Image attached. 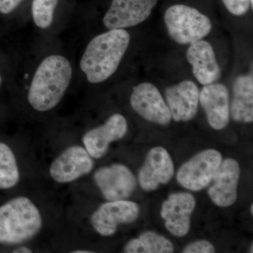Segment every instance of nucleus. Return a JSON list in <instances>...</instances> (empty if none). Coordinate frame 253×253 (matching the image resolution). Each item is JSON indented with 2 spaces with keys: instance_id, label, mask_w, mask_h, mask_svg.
I'll use <instances>...</instances> for the list:
<instances>
[{
  "instance_id": "f257e3e1",
  "label": "nucleus",
  "mask_w": 253,
  "mask_h": 253,
  "mask_svg": "<svg viewBox=\"0 0 253 253\" xmlns=\"http://www.w3.org/2000/svg\"><path fill=\"white\" fill-rule=\"evenodd\" d=\"M26 97L33 111L46 113L57 107L75 76V65L64 52L49 50L38 56L29 68Z\"/></svg>"
},
{
  "instance_id": "f03ea898",
  "label": "nucleus",
  "mask_w": 253,
  "mask_h": 253,
  "mask_svg": "<svg viewBox=\"0 0 253 253\" xmlns=\"http://www.w3.org/2000/svg\"><path fill=\"white\" fill-rule=\"evenodd\" d=\"M131 36L126 29L106 30L86 42L78 68L86 83L99 84L114 76L126 56Z\"/></svg>"
},
{
  "instance_id": "7ed1b4c3",
  "label": "nucleus",
  "mask_w": 253,
  "mask_h": 253,
  "mask_svg": "<svg viewBox=\"0 0 253 253\" xmlns=\"http://www.w3.org/2000/svg\"><path fill=\"white\" fill-rule=\"evenodd\" d=\"M42 227L36 204L26 196H16L0 205V246H17L31 241Z\"/></svg>"
},
{
  "instance_id": "20e7f679",
  "label": "nucleus",
  "mask_w": 253,
  "mask_h": 253,
  "mask_svg": "<svg viewBox=\"0 0 253 253\" xmlns=\"http://www.w3.org/2000/svg\"><path fill=\"white\" fill-rule=\"evenodd\" d=\"M164 21L168 34L179 44L201 41L212 31L211 19L199 10L184 4L172 5L166 10Z\"/></svg>"
},
{
  "instance_id": "39448f33",
  "label": "nucleus",
  "mask_w": 253,
  "mask_h": 253,
  "mask_svg": "<svg viewBox=\"0 0 253 253\" xmlns=\"http://www.w3.org/2000/svg\"><path fill=\"white\" fill-rule=\"evenodd\" d=\"M221 161L222 157L217 150H205L179 168L176 180L191 191L204 189L212 181Z\"/></svg>"
},
{
  "instance_id": "423d86ee",
  "label": "nucleus",
  "mask_w": 253,
  "mask_h": 253,
  "mask_svg": "<svg viewBox=\"0 0 253 253\" xmlns=\"http://www.w3.org/2000/svg\"><path fill=\"white\" fill-rule=\"evenodd\" d=\"M84 146L73 145L55 158L50 165L51 179L59 184H68L87 175L94 169V162Z\"/></svg>"
},
{
  "instance_id": "0eeeda50",
  "label": "nucleus",
  "mask_w": 253,
  "mask_h": 253,
  "mask_svg": "<svg viewBox=\"0 0 253 253\" xmlns=\"http://www.w3.org/2000/svg\"><path fill=\"white\" fill-rule=\"evenodd\" d=\"M158 0H112L102 18L106 30L126 29L149 17Z\"/></svg>"
},
{
  "instance_id": "6e6552de",
  "label": "nucleus",
  "mask_w": 253,
  "mask_h": 253,
  "mask_svg": "<svg viewBox=\"0 0 253 253\" xmlns=\"http://www.w3.org/2000/svg\"><path fill=\"white\" fill-rule=\"evenodd\" d=\"M139 214L136 203L126 200L108 201L91 214V224L100 235L111 236L116 234L118 226L133 222Z\"/></svg>"
},
{
  "instance_id": "1a4fd4ad",
  "label": "nucleus",
  "mask_w": 253,
  "mask_h": 253,
  "mask_svg": "<svg viewBox=\"0 0 253 253\" xmlns=\"http://www.w3.org/2000/svg\"><path fill=\"white\" fill-rule=\"evenodd\" d=\"M94 180L108 201L127 199L136 185L135 176L121 163L99 168L94 172Z\"/></svg>"
},
{
  "instance_id": "9d476101",
  "label": "nucleus",
  "mask_w": 253,
  "mask_h": 253,
  "mask_svg": "<svg viewBox=\"0 0 253 253\" xmlns=\"http://www.w3.org/2000/svg\"><path fill=\"white\" fill-rule=\"evenodd\" d=\"M132 109L149 122L167 126L172 120L170 111L154 84L142 83L133 88L130 96Z\"/></svg>"
},
{
  "instance_id": "9b49d317",
  "label": "nucleus",
  "mask_w": 253,
  "mask_h": 253,
  "mask_svg": "<svg viewBox=\"0 0 253 253\" xmlns=\"http://www.w3.org/2000/svg\"><path fill=\"white\" fill-rule=\"evenodd\" d=\"M128 130L127 121L121 113L110 116L104 124L91 128L83 136V146L94 159L104 157L110 144L123 139Z\"/></svg>"
},
{
  "instance_id": "f8f14e48",
  "label": "nucleus",
  "mask_w": 253,
  "mask_h": 253,
  "mask_svg": "<svg viewBox=\"0 0 253 253\" xmlns=\"http://www.w3.org/2000/svg\"><path fill=\"white\" fill-rule=\"evenodd\" d=\"M195 207L196 200L191 194H171L163 203L161 211L166 229L176 237L186 236L189 231L191 214Z\"/></svg>"
},
{
  "instance_id": "ddd939ff",
  "label": "nucleus",
  "mask_w": 253,
  "mask_h": 253,
  "mask_svg": "<svg viewBox=\"0 0 253 253\" xmlns=\"http://www.w3.org/2000/svg\"><path fill=\"white\" fill-rule=\"evenodd\" d=\"M174 168L170 155L163 147H155L148 153L139 173L141 189L151 191L166 184L174 175Z\"/></svg>"
},
{
  "instance_id": "4468645a",
  "label": "nucleus",
  "mask_w": 253,
  "mask_h": 253,
  "mask_svg": "<svg viewBox=\"0 0 253 253\" xmlns=\"http://www.w3.org/2000/svg\"><path fill=\"white\" fill-rule=\"evenodd\" d=\"M239 177L240 167L237 161L231 158L221 161L208 189L211 201L221 208L234 204L237 199Z\"/></svg>"
},
{
  "instance_id": "2eb2a0df",
  "label": "nucleus",
  "mask_w": 253,
  "mask_h": 253,
  "mask_svg": "<svg viewBox=\"0 0 253 253\" xmlns=\"http://www.w3.org/2000/svg\"><path fill=\"white\" fill-rule=\"evenodd\" d=\"M200 91L194 82L181 81L166 89L167 105L176 122H187L199 109Z\"/></svg>"
},
{
  "instance_id": "dca6fc26",
  "label": "nucleus",
  "mask_w": 253,
  "mask_h": 253,
  "mask_svg": "<svg viewBox=\"0 0 253 253\" xmlns=\"http://www.w3.org/2000/svg\"><path fill=\"white\" fill-rule=\"evenodd\" d=\"M199 101L211 127L221 130L227 126L230 107L229 91L225 85L215 83L205 85L200 91Z\"/></svg>"
},
{
  "instance_id": "f3484780",
  "label": "nucleus",
  "mask_w": 253,
  "mask_h": 253,
  "mask_svg": "<svg viewBox=\"0 0 253 253\" xmlns=\"http://www.w3.org/2000/svg\"><path fill=\"white\" fill-rule=\"evenodd\" d=\"M186 56L194 77L203 85L216 83L220 78L221 70L215 53L208 42L201 40L191 43Z\"/></svg>"
},
{
  "instance_id": "a211bd4d",
  "label": "nucleus",
  "mask_w": 253,
  "mask_h": 253,
  "mask_svg": "<svg viewBox=\"0 0 253 253\" xmlns=\"http://www.w3.org/2000/svg\"><path fill=\"white\" fill-rule=\"evenodd\" d=\"M231 114L236 122L250 123L253 121V75L239 76L233 84V100Z\"/></svg>"
},
{
  "instance_id": "6ab92c4d",
  "label": "nucleus",
  "mask_w": 253,
  "mask_h": 253,
  "mask_svg": "<svg viewBox=\"0 0 253 253\" xmlns=\"http://www.w3.org/2000/svg\"><path fill=\"white\" fill-rule=\"evenodd\" d=\"M174 247L170 241L153 231L143 233L137 239H131L126 245V253H169Z\"/></svg>"
},
{
  "instance_id": "aec40b11",
  "label": "nucleus",
  "mask_w": 253,
  "mask_h": 253,
  "mask_svg": "<svg viewBox=\"0 0 253 253\" xmlns=\"http://www.w3.org/2000/svg\"><path fill=\"white\" fill-rule=\"evenodd\" d=\"M20 179L21 174L14 151L9 144L0 141V190L16 187Z\"/></svg>"
},
{
  "instance_id": "412c9836",
  "label": "nucleus",
  "mask_w": 253,
  "mask_h": 253,
  "mask_svg": "<svg viewBox=\"0 0 253 253\" xmlns=\"http://www.w3.org/2000/svg\"><path fill=\"white\" fill-rule=\"evenodd\" d=\"M59 0H33L31 18L37 29L49 32L56 26V14Z\"/></svg>"
},
{
  "instance_id": "4be33fe9",
  "label": "nucleus",
  "mask_w": 253,
  "mask_h": 253,
  "mask_svg": "<svg viewBox=\"0 0 253 253\" xmlns=\"http://www.w3.org/2000/svg\"><path fill=\"white\" fill-rule=\"evenodd\" d=\"M226 9L234 16H243L251 6V0H222Z\"/></svg>"
},
{
  "instance_id": "5701e85b",
  "label": "nucleus",
  "mask_w": 253,
  "mask_h": 253,
  "mask_svg": "<svg viewBox=\"0 0 253 253\" xmlns=\"http://www.w3.org/2000/svg\"><path fill=\"white\" fill-rule=\"evenodd\" d=\"M184 253H213L215 252L213 245L206 240H200L188 245L182 251Z\"/></svg>"
},
{
  "instance_id": "b1692460",
  "label": "nucleus",
  "mask_w": 253,
  "mask_h": 253,
  "mask_svg": "<svg viewBox=\"0 0 253 253\" xmlns=\"http://www.w3.org/2000/svg\"><path fill=\"white\" fill-rule=\"evenodd\" d=\"M24 0H0V13L7 15L14 12Z\"/></svg>"
},
{
  "instance_id": "393cba45",
  "label": "nucleus",
  "mask_w": 253,
  "mask_h": 253,
  "mask_svg": "<svg viewBox=\"0 0 253 253\" xmlns=\"http://www.w3.org/2000/svg\"><path fill=\"white\" fill-rule=\"evenodd\" d=\"M12 253H32V250L29 249V248L26 247V246H18L17 247L15 248L14 249H13V251H11Z\"/></svg>"
},
{
  "instance_id": "a878e982",
  "label": "nucleus",
  "mask_w": 253,
  "mask_h": 253,
  "mask_svg": "<svg viewBox=\"0 0 253 253\" xmlns=\"http://www.w3.org/2000/svg\"><path fill=\"white\" fill-rule=\"evenodd\" d=\"M73 253H92V251H88L86 250H76V251H72Z\"/></svg>"
},
{
  "instance_id": "bb28decb",
  "label": "nucleus",
  "mask_w": 253,
  "mask_h": 253,
  "mask_svg": "<svg viewBox=\"0 0 253 253\" xmlns=\"http://www.w3.org/2000/svg\"><path fill=\"white\" fill-rule=\"evenodd\" d=\"M2 83H3L2 76H1V73H0V86H1V84H2Z\"/></svg>"
},
{
  "instance_id": "cd10ccee",
  "label": "nucleus",
  "mask_w": 253,
  "mask_h": 253,
  "mask_svg": "<svg viewBox=\"0 0 253 253\" xmlns=\"http://www.w3.org/2000/svg\"><path fill=\"white\" fill-rule=\"evenodd\" d=\"M251 214H253V205H251Z\"/></svg>"
}]
</instances>
